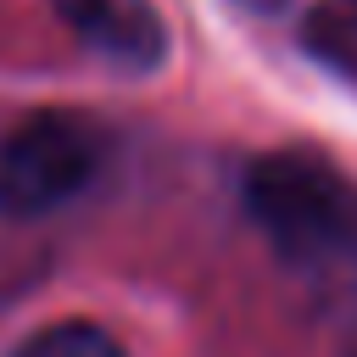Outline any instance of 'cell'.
<instances>
[{
  "instance_id": "6da1fadb",
  "label": "cell",
  "mask_w": 357,
  "mask_h": 357,
  "mask_svg": "<svg viewBox=\"0 0 357 357\" xmlns=\"http://www.w3.org/2000/svg\"><path fill=\"white\" fill-rule=\"evenodd\" d=\"M245 212L284 262L329 268L357 257V184L324 156L279 151L245 173Z\"/></svg>"
},
{
  "instance_id": "3957f363",
  "label": "cell",
  "mask_w": 357,
  "mask_h": 357,
  "mask_svg": "<svg viewBox=\"0 0 357 357\" xmlns=\"http://www.w3.org/2000/svg\"><path fill=\"white\" fill-rule=\"evenodd\" d=\"M56 17L117 67H156L167 56V28L151 0H50Z\"/></svg>"
},
{
  "instance_id": "7a4b0ae2",
  "label": "cell",
  "mask_w": 357,
  "mask_h": 357,
  "mask_svg": "<svg viewBox=\"0 0 357 357\" xmlns=\"http://www.w3.org/2000/svg\"><path fill=\"white\" fill-rule=\"evenodd\" d=\"M100 167V139L67 112H33L0 139V212L45 218L67 206Z\"/></svg>"
},
{
  "instance_id": "277c9868",
  "label": "cell",
  "mask_w": 357,
  "mask_h": 357,
  "mask_svg": "<svg viewBox=\"0 0 357 357\" xmlns=\"http://www.w3.org/2000/svg\"><path fill=\"white\" fill-rule=\"evenodd\" d=\"M17 357H128L100 324H84V318H67V324H50L39 329Z\"/></svg>"
},
{
  "instance_id": "5b68a950",
  "label": "cell",
  "mask_w": 357,
  "mask_h": 357,
  "mask_svg": "<svg viewBox=\"0 0 357 357\" xmlns=\"http://www.w3.org/2000/svg\"><path fill=\"white\" fill-rule=\"evenodd\" d=\"M329 33H340V45H357V0H340L329 11Z\"/></svg>"
}]
</instances>
